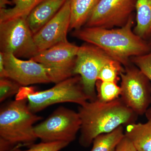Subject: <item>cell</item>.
Instances as JSON below:
<instances>
[{
  "mask_svg": "<svg viewBox=\"0 0 151 151\" xmlns=\"http://www.w3.org/2000/svg\"><path fill=\"white\" fill-rule=\"evenodd\" d=\"M0 50L19 58L30 59L37 54L34 35L26 18H17L0 22Z\"/></svg>",
  "mask_w": 151,
  "mask_h": 151,
  "instance_id": "cell-6",
  "label": "cell"
},
{
  "mask_svg": "<svg viewBox=\"0 0 151 151\" xmlns=\"http://www.w3.org/2000/svg\"><path fill=\"white\" fill-rule=\"evenodd\" d=\"M21 86L8 77L0 78V102H3L18 93Z\"/></svg>",
  "mask_w": 151,
  "mask_h": 151,
  "instance_id": "cell-21",
  "label": "cell"
},
{
  "mask_svg": "<svg viewBox=\"0 0 151 151\" xmlns=\"http://www.w3.org/2000/svg\"><path fill=\"white\" fill-rule=\"evenodd\" d=\"M150 42H149V43H150V45L151 46V35L150 36Z\"/></svg>",
  "mask_w": 151,
  "mask_h": 151,
  "instance_id": "cell-27",
  "label": "cell"
},
{
  "mask_svg": "<svg viewBox=\"0 0 151 151\" xmlns=\"http://www.w3.org/2000/svg\"><path fill=\"white\" fill-rule=\"evenodd\" d=\"M124 70L122 64L120 62L111 59L104 65L100 70L97 80L117 83L120 74Z\"/></svg>",
  "mask_w": 151,
  "mask_h": 151,
  "instance_id": "cell-20",
  "label": "cell"
},
{
  "mask_svg": "<svg viewBox=\"0 0 151 151\" xmlns=\"http://www.w3.org/2000/svg\"><path fill=\"white\" fill-rule=\"evenodd\" d=\"M81 120L79 143L88 147L97 136L111 133L121 126L136 123L138 115L128 108L121 98L104 102L97 99L80 105Z\"/></svg>",
  "mask_w": 151,
  "mask_h": 151,
  "instance_id": "cell-2",
  "label": "cell"
},
{
  "mask_svg": "<svg viewBox=\"0 0 151 151\" xmlns=\"http://www.w3.org/2000/svg\"><path fill=\"white\" fill-rule=\"evenodd\" d=\"M113 58L97 47L88 43L79 47L73 68V75L80 76L89 101L97 99L96 83L100 70Z\"/></svg>",
  "mask_w": 151,
  "mask_h": 151,
  "instance_id": "cell-8",
  "label": "cell"
},
{
  "mask_svg": "<svg viewBox=\"0 0 151 151\" xmlns=\"http://www.w3.org/2000/svg\"><path fill=\"white\" fill-rule=\"evenodd\" d=\"M65 142H43L32 145L27 150H21L19 148L22 145H17L12 151H59L69 145Z\"/></svg>",
  "mask_w": 151,
  "mask_h": 151,
  "instance_id": "cell-23",
  "label": "cell"
},
{
  "mask_svg": "<svg viewBox=\"0 0 151 151\" xmlns=\"http://www.w3.org/2000/svg\"><path fill=\"white\" fill-rule=\"evenodd\" d=\"M69 30H77L86 24L100 0H70Z\"/></svg>",
  "mask_w": 151,
  "mask_h": 151,
  "instance_id": "cell-15",
  "label": "cell"
},
{
  "mask_svg": "<svg viewBox=\"0 0 151 151\" xmlns=\"http://www.w3.org/2000/svg\"><path fill=\"white\" fill-rule=\"evenodd\" d=\"M27 99H15L0 111V138L12 145H32L38 139L34 124L42 119L30 110Z\"/></svg>",
  "mask_w": 151,
  "mask_h": 151,
  "instance_id": "cell-3",
  "label": "cell"
},
{
  "mask_svg": "<svg viewBox=\"0 0 151 151\" xmlns=\"http://www.w3.org/2000/svg\"><path fill=\"white\" fill-rule=\"evenodd\" d=\"M15 99H27L29 108L35 113L57 103H73L82 105L89 101L78 75L73 76L43 91L22 86Z\"/></svg>",
  "mask_w": 151,
  "mask_h": 151,
  "instance_id": "cell-4",
  "label": "cell"
},
{
  "mask_svg": "<svg viewBox=\"0 0 151 151\" xmlns=\"http://www.w3.org/2000/svg\"><path fill=\"white\" fill-rule=\"evenodd\" d=\"M120 98L137 115L145 114L151 104V82L137 66L129 65L120 76Z\"/></svg>",
  "mask_w": 151,
  "mask_h": 151,
  "instance_id": "cell-7",
  "label": "cell"
},
{
  "mask_svg": "<svg viewBox=\"0 0 151 151\" xmlns=\"http://www.w3.org/2000/svg\"><path fill=\"white\" fill-rule=\"evenodd\" d=\"M67 0H43L30 13L27 22L34 35L59 12Z\"/></svg>",
  "mask_w": 151,
  "mask_h": 151,
  "instance_id": "cell-13",
  "label": "cell"
},
{
  "mask_svg": "<svg viewBox=\"0 0 151 151\" xmlns=\"http://www.w3.org/2000/svg\"><path fill=\"white\" fill-rule=\"evenodd\" d=\"M4 64L7 77L21 86L44 83H58L53 70L32 59H19L12 54L4 53Z\"/></svg>",
  "mask_w": 151,
  "mask_h": 151,
  "instance_id": "cell-9",
  "label": "cell"
},
{
  "mask_svg": "<svg viewBox=\"0 0 151 151\" xmlns=\"http://www.w3.org/2000/svg\"><path fill=\"white\" fill-rule=\"evenodd\" d=\"M70 23V1L67 0L59 12L35 34L34 40L38 51L68 41Z\"/></svg>",
  "mask_w": 151,
  "mask_h": 151,
  "instance_id": "cell-12",
  "label": "cell"
},
{
  "mask_svg": "<svg viewBox=\"0 0 151 151\" xmlns=\"http://www.w3.org/2000/svg\"><path fill=\"white\" fill-rule=\"evenodd\" d=\"M43 0H12V8L0 9V22L17 18H26L30 13Z\"/></svg>",
  "mask_w": 151,
  "mask_h": 151,
  "instance_id": "cell-17",
  "label": "cell"
},
{
  "mask_svg": "<svg viewBox=\"0 0 151 151\" xmlns=\"http://www.w3.org/2000/svg\"><path fill=\"white\" fill-rule=\"evenodd\" d=\"M7 77L4 64V53L0 52V78Z\"/></svg>",
  "mask_w": 151,
  "mask_h": 151,
  "instance_id": "cell-25",
  "label": "cell"
},
{
  "mask_svg": "<svg viewBox=\"0 0 151 151\" xmlns=\"http://www.w3.org/2000/svg\"><path fill=\"white\" fill-rule=\"evenodd\" d=\"M146 123H132L126 126L125 136L138 151H151V115L146 116Z\"/></svg>",
  "mask_w": 151,
  "mask_h": 151,
  "instance_id": "cell-14",
  "label": "cell"
},
{
  "mask_svg": "<svg viewBox=\"0 0 151 151\" xmlns=\"http://www.w3.org/2000/svg\"><path fill=\"white\" fill-rule=\"evenodd\" d=\"M97 99L104 102H111L120 97L121 89L117 83L97 80L96 83Z\"/></svg>",
  "mask_w": 151,
  "mask_h": 151,
  "instance_id": "cell-19",
  "label": "cell"
},
{
  "mask_svg": "<svg viewBox=\"0 0 151 151\" xmlns=\"http://www.w3.org/2000/svg\"><path fill=\"white\" fill-rule=\"evenodd\" d=\"M78 112L64 107L56 109L43 122L35 126V133L43 142H73L81 127Z\"/></svg>",
  "mask_w": 151,
  "mask_h": 151,
  "instance_id": "cell-5",
  "label": "cell"
},
{
  "mask_svg": "<svg viewBox=\"0 0 151 151\" xmlns=\"http://www.w3.org/2000/svg\"><path fill=\"white\" fill-rule=\"evenodd\" d=\"M79 47L68 41L39 52L30 59L53 70L58 83L74 76L73 71Z\"/></svg>",
  "mask_w": 151,
  "mask_h": 151,
  "instance_id": "cell-11",
  "label": "cell"
},
{
  "mask_svg": "<svg viewBox=\"0 0 151 151\" xmlns=\"http://www.w3.org/2000/svg\"><path fill=\"white\" fill-rule=\"evenodd\" d=\"M7 5H13L12 0H0V9L6 8Z\"/></svg>",
  "mask_w": 151,
  "mask_h": 151,
  "instance_id": "cell-26",
  "label": "cell"
},
{
  "mask_svg": "<svg viewBox=\"0 0 151 151\" xmlns=\"http://www.w3.org/2000/svg\"><path fill=\"white\" fill-rule=\"evenodd\" d=\"M135 9L137 24L134 32L146 40L151 35V0H137Z\"/></svg>",
  "mask_w": 151,
  "mask_h": 151,
  "instance_id": "cell-16",
  "label": "cell"
},
{
  "mask_svg": "<svg viewBox=\"0 0 151 151\" xmlns=\"http://www.w3.org/2000/svg\"><path fill=\"white\" fill-rule=\"evenodd\" d=\"M133 17L127 24L117 29L98 27L81 28L75 30L73 36L97 47L125 67L130 65V58L151 51L149 42L132 30Z\"/></svg>",
  "mask_w": 151,
  "mask_h": 151,
  "instance_id": "cell-1",
  "label": "cell"
},
{
  "mask_svg": "<svg viewBox=\"0 0 151 151\" xmlns=\"http://www.w3.org/2000/svg\"><path fill=\"white\" fill-rule=\"evenodd\" d=\"M115 151H138L131 141L124 136L116 147Z\"/></svg>",
  "mask_w": 151,
  "mask_h": 151,
  "instance_id": "cell-24",
  "label": "cell"
},
{
  "mask_svg": "<svg viewBox=\"0 0 151 151\" xmlns=\"http://www.w3.org/2000/svg\"><path fill=\"white\" fill-rule=\"evenodd\" d=\"M131 61L146 76L151 82V51L143 55L133 57L131 58ZM145 115H151V108L148 109Z\"/></svg>",
  "mask_w": 151,
  "mask_h": 151,
  "instance_id": "cell-22",
  "label": "cell"
},
{
  "mask_svg": "<svg viewBox=\"0 0 151 151\" xmlns=\"http://www.w3.org/2000/svg\"><path fill=\"white\" fill-rule=\"evenodd\" d=\"M124 126H121L111 133L97 136L92 142L90 151H115L119 142L125 136Z\"/></svg>",
  "mask_w": 151,
  "mask_h": 151,
  "instance_id": "cell-18",
  "label": "cell"
},
{
  "mask_svg": "<svg viewBox=\"0 0 151 151\" xmlns=\"http://www.w3.org/2000/svg\"><path fill=\"white\" fill-rule=\"evenodd\" d=\"M137 0H100L85 26L112 29L122 27L132 16Z\"/></svg>",
  "mask_w": 151,
  "mask_h": 151,
  "instance_id": "cell-10",
  "label": "cell"
}]
</instances>
